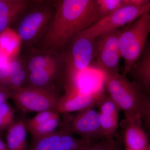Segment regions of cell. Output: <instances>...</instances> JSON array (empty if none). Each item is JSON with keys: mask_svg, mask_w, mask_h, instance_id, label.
Instances as JSON below:
<instances>
[{"mask_svg": "<svg viewBox=\"0 0 150 150\" xmlns=\"http://www.w3.org/2000/svg\"><path fill=\"white\" fill-rule=\"evenodd\" d=\"M55 14L50 27L36 47L64 51L73 38L100 19L94 0H53Z\"/></svg>", "mask_w": 150, "mask_h": 150, "instance_id": "obj_1", "label": "cell"}, {"mask_svg": "<svg viewBox=\"0 0 150 150\" xmlns=\"http://www.w3.org/2000/svg\"><path fill=\"white\" fill-rule=\"evenodd\" d=\"M107 96L115 103L125 115L139 116L148 128L150 124V98L137 83L120 73L105 77Z\"/></svg>", "mask_w": 150, "mask_h": 150, "instance_id": "obj_2", "label": "cell"}, {"mask_svg": "<svg viewBox=\"0 0 150 150\" xmlns=\"http://www.w3.org/2000/svg\"><path fill=\"white\" fill-rule=\"evenodd\" d=\"M55 12L53 1L31 0L10 28L24 48L37 46L50 27Z\"/></svg>", "mask_w": 150, "mask_h": 150, "instance_id": "obj_3", "label": "cell"}, {"mask_svg": "<svg viewBox=\"0 0 150 150\" xmlns=\"http://www.w3.org/2000/svg\"><path fill=\"white\" fill-rule=\"evenodd\" d=\"M95 39L78 34L64 51L62 79L65 93L80 89V75L88 68L95 57Z\"/></svg>", "mask_w": 150, "mask_h": 150, "instance_id": "obj_4", "label": "cell"}, {"mask_svg": "<svg viewBox=\"0 0 150 150\" xmlns=\"http://www.w3.org/2000/svg\"><path fill=\"white\" fill-rule=\"evenodd\" d=\"M150 33V13H146L122 28L118 38L121 58L124 61L123 74H128L147 43Z\"/></svg>", "mask_w": 150, "mask_h": 150, "instance_id": "obj_5", "label": "cell"}, {"mask_svg": "<svg viewBox=\"0 0 150 150\" xmlns=\"http://www.w3.org/2000/svg\"><path fill=\"white\" fill-rule=\"evenodd\" d=\"M150 11V1L133 0L129 4L100 19L93 25L78 34L95 39L101 35L122 29L142 15Z\"/></svg>", "mask_w": 150, "mask_h": 150, "instance_id": "obj_6", "label": "cell"}, {"mask_svg": "<svg viewBox=\"0 0 150 150\" xmlns=\"http://www.w3.org/2000/svg\"><path fill=\"white\" fill-rule=\"evenodd\" d=\"M11 98L24 112L56 110L60 96L55 87L28 85L10 90Z\"/></svg>", "mask_w": 150, "mask_h": 150, "instance_id": "obj_7", "label": "cell"}, {"mask_svg": "<svg viewBox=\"0 0 150 150\" xmlns=\"http://www.w3.org/2000/svg\"><path fill=\"white\" fill-rule=\"evenodd\" d=\"M121 30L95 38L94 67L104 77L119 73L121 56L118 38Z\"/></svg>", "mask_w": 150, "mask_h": 150, "instance_id": "obj_8", "label": "cell"}, {"mask_svg": "<svg viewBox=\"0 0 150 150\" xmlns=\"http://www.w3.org/2000/svg\"><path fill=\"white\" fill-rule=\"evenodd\" d=\"M61 129L38 139H32L28 150H81L91 142L78 139L62 123Z\"/></svg>", "mask_w": 150, "mask_h": 150, "instance_id": "obj_9", "label": "cell"}, {"mask_svg": "<svg viewBox=\"0 0 150 150\" xmlns=\"http://www.w3.org/2000/svg\"><path fill=\"white\" fill-rule=\"evenodd\" d=\"M71 133L77 134L81 139L92 142L94 139H104L98 111L93 108L79 112L70 121L64 122Z\"/></svg>", "mask_w": 150, "mask_h": 150, "instance_id": "obj_10", "label": "cell"}, {"mask_svg": "<svg viewBox=\"0 0 150 150\" xmlns=\"http://www.w3.org/2000/svg\"><path fill=\"white\" fill-rule=\"evenodd\" d=\"M104 95L102 90L85 91L81 89L76 92L64 94L59 98L56 111L65 114L93 108Z\"/></svg>", "mask_w": 150, "mask_h": 150, "instance_id": "obj_11", "label": "cell"}, {"mask_svg": "<svg viewBox=\"0 0 150 150\" xmlns=\"http://www.w3.org/2000/svg\"><path fill=\"white\" fill-rule=\"evenodd\" d=\"M142 119L138 115H125L122 125L126 150H147L148 136L142 128Z\"/></svg>", "mask_w": 150, "mask_h": 150, "instance_id": "obj_12", "label": "cell"}, {"mask_svg": "<svg viewBox=\"0 0 150 150\" xmlns=\"http://www.w3.org/2000/svg\"><path fill=\"white\" fill-rule=\"evenodd\" d=\"M128 74L145 92L150 93V44L148 41L144 50Z\"/></svg>", "mask_w": 150, "mask_h": 150, "instance_id": "obj_13", "label": "cell"}, {"mask_svg": "<svg viewBox=\"0 0 150 150\" xmlns=\"http://www.w3.org/2000/svg\"><path fill=\"white\" fill-rule=\"evenodd\" d=\"M64 56L55 64L40 71L28 74V85L51 87H54V82L62 78L63 72Z\"/></svg>", "mask_w": 150, "mask_h": 150, "instance_id": "obj_14", "label": "cell"}, {"mask_svg": "<svg viewBox=\"0 0 150 150\" xmlns=\"http://www.w3.org/2000/svg\"><path fill=\"white\" fill-rule=\"evenodd\" d=\"M29 0H0V34L13 24Z\"/></svg>", "mask_w": 150, "mask_h": 150, "instance_id": "obj_15", "label": "cell"}, {"mask_svg": "<svg viewBox=\"0 0 150 150\" xmlns=\"http://www.w3.org/2000/svg\"><path fill=\"white\" fill-rule=\"evenodd\" d=\"M9 76L6 88L11 90L28 85V73L22 56L9 59Z\"/></svg>", "mask_w": 150, "mask_h": 150, "instance_id": "obj_16", "label": "cell"}, {"mask_svg": "<svg viewBox=\"0 0 150 150\" xmlns=\"http://www.w3.org/2000/svg\"><path fill=\"white\" fill-rule=\"evenodd\" d=\"M6 145L8 150H28L27 131L25 121H14L8 128Z\"/></svg>", "mask_w": 150, "mask_h": 150, "instance_id": "obj_17", "label": "cell"}, {"mask_svg": "<svg viewBox=\"0 0 150 150\" xmlns=\"http://www.w3.org/2000/svg\"><path fill=\"white\" fill-rule=\"evenodd\" d=\"M20 40L15 32L8 28L0 34V54L8 58L14 56Z\"/></svg>", "mask_w": 150, "mask_h": 150, "instance_id": "obj_18", "label": "cell"}, {"mask_svg": "<svg viewBox=\"0 0 150 150\" xmlns=\"http://www.w3.org/2000/svg\"><path fill=\"white\" fill-rule=\"evenodd\" d=\"M98 113L100 128L105 139L113 138L118 129L119 111L98 112Z\"/></svg>", "mask_w": 150, "mask_h": 150, "instance_id": "obj_19", "label": "cell"}, {"mask_svg": "<svg viewBox=\"0 0 150 150\" xmlns=\"http://www.w3.org/2000/svg\"><path fill=\"white\" fill-rule=\"evenodd\" d=\"M133 0H96V6L100 18L109 15Z\"/></svg>", "mask_w": 150, "mask_h": 150, "instance_id": "obj_20", "label": "cell"}, {"mask_svg": "<svg viewBox=\"0 0 150 150\" xmlns=\"http://www.w3.org/2000/svg\"><path fill=\"white\" fill-rule=\"evenodd\" d=\"M59 113H58L42 124L35 126L28 131L32 136L33 139H38L56 131L57 127L61 124Z\"/></svg>", "mask_w": 150, "mask_h": 150, "instance_id": "obj_21", "label": "cell"}, {"mask_svg": "<svg viewBox=\"0 0 150 150\" xmlns=\"http://www.w3.org/2000/svg\"><path fill=\"white\" fill-rule=\"evenodd\" d=\"M121 141L118 139H104L97 143H89L81 150H122Z\"/></svg>", "mask_w": 150, "mask_h": 150, "instance_id": "obj_22", "label": "cell"}, {"mask_svg": "<svg viewBox=\"0 0 150 150\" xmlns=\"http://www.w3.org/2000/svg\"><path fill=\"white\" fill-rule=\"evenodd\" d=\"M14 111L8 102L0 106V131L7 129L14 122Z\"/></svg>", "mask_w": 150, "mask_h": 150, "instance_id": "obj_23", "label": "cell"}, {"mask_svg": "<svg viewBox=\"0 0 150 150\" xmlns=\"http://www.w3.org/2000/svg\"><path fill=\"white\" fill-rule=\"evenodd\" d=\"M58 113L55 110H46L38 112L34 117L25 122L27 131L44 123Z\"/></svg>", "mask_w": 150, "mask_h": 150, "instance_id": "obj_24", "label": "cell"}, {"mask_svg": "<svg viewBox=\"0 0 150 150\" xmlns=\"http://www.w3.org/2000/svg\"><path fill=\"white\" fill-rule=\"evenodd\" d=\"M9 98H11L10 90L0 86V106L7 102Z\"/></svg>", "mask_w": 150, "mask_h": 150, "instance_id": "obj_25", "label": "cell"}, {"mask_svg": "<svg viewBox=\"0 0 150 150\" xmlns=\"http://www.w3.org/2000/svg\"><path fill=\"white\" fill-rule=\"evenodd\" d=\"M0 150H8L6 143L0 139Z\"/></svg>", "mask_w": 150, "mask_h": 150, "instance_id": "obj_26", "label": "cell"}]
</instances>
